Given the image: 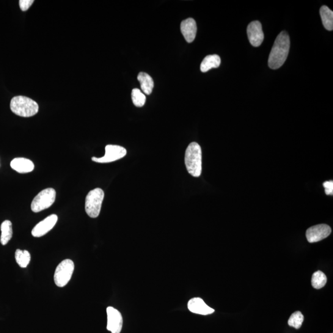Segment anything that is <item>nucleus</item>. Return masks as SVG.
Here are the masks:
<instances>
[{"label": "nucleus", "mask_w": 333, "mask_h": 333, "mask_svg": "<svg viewBox=\"0 0 333 333\" xmlns=\"http://www.w3.org/2000/svg\"><path fill=\"white\" fill-rule=\"evenodd\" d=\"M290 48V36L286 32H282L275 41L269 57V66L272 70L282 67L286 61Z\"/></svg>", "instance_id": "nucleus-1"}, {"label": "nucleus", "mask_w": 333, "mask_h": 333, "mask_svg": "<svg viewBox=\"0 0 333 333\" xmlns=\"http://www.w3.org/2000/svg\"><path fill=\"white\" fill-rule=\"evenodd\" d=\"M184 162L189 174L199 177L202 173V151L198 143L192 142L189 145L186 150Z\"/></svg>", "instance_id": "nucleus-2"}, {"label": "nucleus", "mask_w": 333, "mask_h": 333, "mask_svg": "<svg viewBox=\"0 0 333 333\" xmlns=\"http://www.w3.org/2000/svg\"><path fill=\"white\" fill-rule=\"evenodd\" d=\"M13 113L23 117H30L37 114L39 109L37 102L26 96H15L10 103Z\"/></svg>", "instance_id": "nucleus-3"}, {"label": "nucleus", "mask_w": 333, "mask_h": 333, "mask_svg": "<svg viewBox=\"0 0 333 333\" xmlns=\"http://www.w3.org/2000/svg\"><path fill=\"white\" fill-rule=\"evenodd\" d=\"M104 192L101 188L90 191L85 199V211L91 218H96L100 214Z\"/></svg>", "instance_id": "nucleus-4"}, {"label": "nucleus", "mask_w": 333, "mask_h": 333, "mask_svg": "<svg viewBox=\"0 0 333 333\" xmlns=\"http://www.w3.org/2000/svg\"><path fill=\"white\" fill-rule=\"evenodd\" d=\"M56 191L53 188L43 189L32 201V211L37 213L51 207L56 199Z\"/></svg>", "instance_id": "nucleus-5"}, {"label": "nucleus", "mask_w": 333, "mask_h": 333, "mask_svg": "<svg viewBox=\"0 0 333 333\" xmlns=\"http://www.w3.org/2000/svg\"><path fill=\"white\" fill-rule=\"evenodd\" d=\"M74 271L73 260L65 259L57 265L54 275L55 284L58 287H64L70 282Z\"/></svg>", "instance_id": "nucleus-6"}, {"label": "nucleus", "mask_w": 333, "mask_h": 333, "mask_svg": "<svg viewBox=\"0 0 333 333\" xmlns=\"http://www.w3.org/2000/svg\"><path fill=\"white\" fill-rule=\"evenodd\" d=\"M126 155L125 148L118 145H108L105 148V155L100 158L93 157L92 161L98 163H110L119 160Z\"/></svg>", "instance_id": "nucleus-7"}, {"label": "nucleus", "mask_w": 333, "mask_h": 333, "mask_svg": "<svg viewBox=\"0 0 333 333\" xmlns=\"http://www.w3.org/2000/svg\"><path fill=\"white\" fill-rule=\"evenodd\" d=\"M107 329L111 333H120L122 328L123 318L119 310L112 307L107 308Z\"/></svg>", "instance_id": "nucleus-8"}, {"label": "nucleus", "mask_w": 333, "mask_h": 333, "mask_svg": "<svg viewBox=\"0 0 333 333\" xmlns=\"http://www.w3.org/2000/svg\"><path fill=\"white\" fill-rule=\"evenodd\" d=\"M331 233L329 225L320 224L309 228L306 232V237L309 243H316L326 238Z\"/></svg>", "instance_id": "nucleus-9"}, {"label": "nucleus", "mask_w": 333, "mask_h": 333, "mask_svg": "<svg viewBox=\"0 0 333 333\" xmlns=\"http://www.w3.org/2000/svg\"><path fill=\"white\" fill-rule=\"evenodd\" d=\"M247 34L250 43L254 47H258L262 43L264 35L259 21L251 22L247 26Z\"/></svg>", "instance_id": "nucleus-10"}, {"label": "nucleus", "mask_w": 333, "mask_h": 333, "mask_svg": "<svg viewBox=\"0 0 333 333\" xmlns=\"http://www.w3.org/2000/svg\"><path fill=\"white\" fill-rule=\"evenodd\" d=\"M58 217L55 214L50 215L45 219L38 223L32 230V235L34 237L39 238L45 235L49 231L53 229L56 225Z\"/></svg>", "instance_id": "nucleus-11"}, {"label": "nucleus", "mask_w": 333, "mask_h": 333, "mask_svg": "<svg viewBox=\"0 0 333 333\" xmlns=\"http://www.w3.org/2000/svg\"><path fill=\"white\" fill-rule=\"evenodd\" d=\"M180 29L187 42H193L197 33L196 23L194 19L188 18L181 22Z\"/></svg>", "instance_id": "nucleus-12"}, {"label": "nucleus", "mask_w": 333, "mask_h": 333, "mask_svg": "<svg viewBox=\"0 0 333 333\" xmlns=\"http://www.w3.org/2000/svg\"><path fill=\"white\" fill-rule=\"evenodd\" d=\"M188 308L192 313L203 315L212 314L215 312L214 309L209 307L202 299L199 298H192L189 300L188 303Z\"/></svg>", "instance_id": "nucleus-13"}, {"label": "nucleus", "mask_w": 333, "mask_h": 333, "mask_svg": "<svg viewBox=\"0 0 333 333\" xmlns=\"http://www.w3.org/2000/svg\"><path fill=\"white\" fill-rule=\"evenodd\" d=\"M11 167L20 173L31 172L34 169V164L28 159L19 158L14 159L11 162Z\"/></svg>", "instance_id": "nucleus-14"}, {"label": "nucleus", "mask_w": 333, "mask_h": 333, "mask_svg": "<svg viewBox=\"0 0 333 333\" xmlns=\"http://www.w3.org/2000/svg\"><path fill=\"white\" fill-rule=\"evenodd\" d=\"M220 63H221V59H220V57L218 55H209V56L205 57L202 64H201V71L203 73H206V72L211 70V69L218 68Z\"/></svg>", "instance_id": "nucleus-15"}, {"label": "nucleus", "mask_w": 333, "mask_h": 333, "mask_svg": "<svg viewBox=\"0 0 333 333\" xmlns=\"http://www.w3.org/2000/svg\"><path fill=\"white\" fill-rule=\"evenodd\" d=\"M138 80L141 85V89L143 92L148 95L153 92L154 82L152 78L148 74L140 73L138 76Z\"/></svg>", "instance_id": "nucleus-16"}, {"label": "nucleus", "mask_w": 333, "mask_h": 333, "mask_svg": "<svg viewBox=\"0 0 333 333\" xmlns=\"http://www.w3.org/2000/svg\"><path fill=\"white\" fill-rule=\"evenodd\" d=\"M320 14L324 28L329 31H331L333 29L332 11L328 7L323 6L320 8Z\"/></svg>", "instance_id": "nucleus-17"}, {"label": "nucleus", "mask_w": 333, "mask_h": 333, "mask_svg": "<svg viewBox=\"0 0 333 333\" xmlns=\"http://www.w3.org/2000/svg\"><path fill=\"white\" fill-rule=\"evenodd\" d=\"M2 235L0 242L2 245H6L13 236L12 223L10 220H5L1 225Z\"/></svg>", "instance_id": "nucleus-18"}, {"label": "nucleus", "mask_w": 333, "mask_h": 333, "mask_svg": "<svg viewBox=\"0 0 333 333\" xmlns=\"http://www.w3.org/2000/svg\"><path fill=\"white\" fill-rule=\"evenodd\" d=\"M15 258L16 262L21 268H26L30 263L31 256L27 250L17 249L15 252Z\"/></svg>", "instance_id": "nucleus-19"}, {"label": "nucleus", "mask_w": 333, "mask_h": 333, "mask_svg": "<svg viewBox=\"0 0 333 333\" xmlns=\"http://www.w3.org/2000/svg\"><path fill=\"white\" fill-rule=\"evenodd\" d=\"M327 282V278L324 273L321 271L315 272L312 275V285L313 288L319 290L323 288Z\"/></svg>", "instance_id": "nucleus-20"}, {"label": "nucleus", "mask_w": 333, "mask_h": 333, "mask_svg": "<svg viewBox=\"0 0 333 333\" xmlns=\"http://www.w3.org/2000/svg\"><path fill=\"white\" fill-rule=\"evenodd\" d=\"M304 320V315L299 311L294 312L290 316L288 320V324L294 328L299 329L301 327Z\"/></svg>", "instance_id": "nucleus-21"}, {"label": "nucleus", "mask_w": 333, "mask_h": 333, "mask_svg": "<svg viewBox=\"0 0 333 333\" xmlns=\"http://www.w3.org/2000/svg\"><path fill=\"white\" fill-rule=\"evenodd\" d=\"M131 99L134 105L137 107H143L146 102V96L144 93L138 89H134L131 92Z\"/></svg>", "instance_id": "nucleus-22"}, {"label": "nucleus", "mask_w": 333, "mask_h": 333, "mask_svg": "<svg viewBox=\"0 0 333 333\" xmlns=\"http://www.w3.org/2000/svg\"><path fill=\"white\" fill-rule=\"evenodd\" d=\"M34 0H20L19 1V7L23 12H26L29 9V8L32 6Z\"/></svg>", "instance_id": "nucleus-23"}, {"label": "nucleus", "mask_w": 333, "mask_h": 333, "mask_svg": "<svg viewBox=\"0 0 333 333\" xmlns=\"http://www.w3.org/2000/svg\"><path fill=\"white\" fill-rule=\"evenodd\" d=\"M324 189H325V193L327 195L333 194V181L332 180L326 181L323 184Z\"/></svg>", "instance_id": "nucleus-24"}]
</instances>
